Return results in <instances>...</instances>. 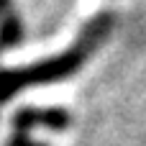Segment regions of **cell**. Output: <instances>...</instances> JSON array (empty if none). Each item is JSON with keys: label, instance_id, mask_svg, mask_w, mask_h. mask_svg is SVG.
I'll return each mask as SVG.
<instances>
[{"label": "cell", "instance_id": "6da1fadb", "mask_svg": "<svg viewBox=\"0 0 146 146\" xmlns=\"http://www.w3.org/2000/svg\"><path fill=\"white\" fill-rule=\"evenodd\" d=\"M113 26H115L113 13H98L82 26L80 36L74 38V44L67 51H59L49 59H38L28 67L0 69V103H8L10 98H15L23 90L54 85L59 80H67V77L77 74L82 69V64L98 51V46L110 36Z\"/></svg>", "mask_w": 146, "mask_h": 146}, {"label": "cell", "instance_id": "7a4b0ae2", "mask_svg": "<svg viewBox=\"0 0 146 146\" xmlns=\"http://www.w3.org/2000/svg\"><path fill=\"white\" fill-rule=\"evenodd\" d=\"M72 115L64 108H21L13 115L15 131L26 133L28 128H49V131H64L69 126Z\"/></svg>", "mask_w": 146, "mask_h": 146}, {"label": "cell", "instance_id": "3957f363", "mask_svg": "<svg viewBox=\"0 0 146 146\" xmlns=\"http://www.w3.org/2000/svg\"><path fill=\"white\" fill-rule=\"evenodd\" d=\"M5 146H46V144H38V141H33V139H28L26 133H21V131H18L15 136H10V139H8V144H5Z\"/></svg>", "mask_w": 146, "mask_h": 146}, {"label": "cell", "instance_id": "277c9868", "mask_svg": "<svg viewBox=\"0 0 146 146\" xmlns=\"http://www.w3.org/2000/svg\"><path fill=\"white\" fill-rule=\"evenodd\" d=\"M13 18H18L15 10H13V0H0V23L13 21Z\"/></svg>", "mask_w": 146, "mask_h": 146}]
</instances>
